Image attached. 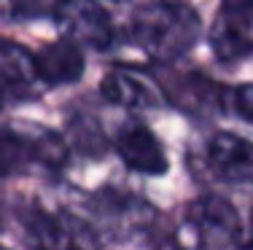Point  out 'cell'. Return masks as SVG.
Returning a JSON list of instances; mask_svg holds the SVG:
<instances>
[{"label": "cell", "mask_w": 253, "mask_h": 250, "mask_svg": "<svg viewBox=\"0 0 253 250\" xmlns=\"http://www.w3.org/2000/svg\"><path fill=\"white\" fill-rule=\"evenodd\" d=\"M200 16L186 3H151L132 19V38L148 57L170 62L194 46Z\"/></svg>", "instance_id": "1"}, {"label": "cell", "mask_w": 253, "mask_h": 250, "mask_svg": "<svg viewBox=\"0 0 253 250\" xmlns=\"http://www.w3.org/2000/svg\"><path fill=\"white\" fill-rule=\"evenodd\" d=\"M33 162L30 145L19 127L0 129V178H11Z\"/></svg>", "instance_id": "12"}, {"label": "cell", "mask_w": 253, "mask_h": 250, "mask_svg": "<svg viewBox=\"0 0 253 250\" xmlns=\"http://www.w3.org/2000/svg\"><path fill=\"white\" fill-rule=\"evenodd\" d=\"M0 250H3V248H0Z\"/></svg>", "instance_id": "19"}, {"label": "cell", "mask_w": 253, "mask_h": 250, "mask_svg": "<svg viewBox=\"0 0 253 250\" xmlns=\"http://www.w3.org/2000/svg\"><path fill=\"white\" fill-rule=\"evenodd\" d=\"M226 108L253 127V83H243V86L232 89L226 94Z\"/></svg>", "instance_id": "13"}, {"label": "cell", "mask_w": 253, "mask_h": 250, "mask_svg": "<svg viewBox=\"0 0 253 250\" xmlns=\"http://www.w3.org/2000/svg\"><path fill=\"white\" fill-rule=\"evenodd\" d=\"M54 14L59 19L65 38L76 40L78 46L84 43L94 46V49H105L113 40L111 16L94 0H65Z\"/></svg>", "instance_id": "3"}, {"label": "cell", "mask_w": 253, "mask_h": 250, "mask_svg": "<svg viewBox=\"0 0 253 250\" xmlns=\"http://www.w3.org/2000/svg\"><path fill=\"white\" fill-rule=\"evenodd\" d=\"M62 3L65 0H19L25 14H49V11H57Z\"/></svg>", "instance_id": "14"}, {"label": "cell", "mask_w": 253, "mask_h": 250, "mask_svg": "<svg viewBox=\"0 0 253 250\" xmlns=\"http://www.w3.org/2000/svg\"><path fill=\"white\" fill-rule=\"evenodd\" d=\"M210 43L221 59H243L253 54V8L224 5L210 33Z\"/></svg>", "instance_id": "5"}, {"label": "cell", "mask_w": 253, "mask_h": 250, "mask_svg": "<svg viewBox=\"0 0 253 250\" xmlns=\"http://www.w3.org/2000/svg\"><path fill=\"white\" fill-rule=\"evenodd\" d=\"M229 8H253V0H224Z\"/></svg>", "instance_id": "15"}, {"label": "cell", "mask_w": 253, "mask_h": 250, "mask_svg": "<svg viewBox=\"0 0 253 250\" xmlns=\"http://www.w3.org/2000/svg\"><path fill=\"white\" fill-rule=\"evenodd\" d=\"M27 250H97V242L76 218L41 215L30 223Z\"/></svg>", "instance_id": "4"}, {"label": "cell", "mask_w": 253, "mask_h": 250, "mask_svg": "<svg viewBox=\"0 0 253 250\" xmlns=\"http://www.w3.org/2000/svg\"><path fill=\"white\" fill-rule=\"evenodd\" d=\"M116 148H119V156L124 159V164L135 172L162 175L167 170V156H165L162 143L156 140L151 129L140 127V124L124 127L116 138Z\"/></svg>", "instance_id": "6"}, {"label": "cell", "mask_w": 253, "mask_h": 250, "mask_svg": "<svg viewBox=\"0 0 253 250\" xmlns=\"http://www.w3.org/2000/svg\"><path fill=\"white\" fill-rule=\"evenodd\" d=\"M243 250H253V245H248V248H243Z\"/></svg>", "instance_id": "17"}, {"label": "cell", "mask_w": 253, "mask_h": 250, "mask_svg": "<svg viewBox=\"0 0 253 250\" xmlns=\"http://www.w3.org/2000/svg\"><path fill=\"white\" fill-rule=\"evenodd\" d=\"M240 221L229 202L208 196L189 207L183 223L175 231L178 250H226L237 240Z\"/></svg>", "instance_id": "2"}, {"label": "cell", "mask_w": 253, "mask_h": 250, "mask_svg": "<svg viewBox=\"0 0 253 250\" xmlns=\"http://www.w3.org/2000/svg\"><path fill=\"white\" fill-rule=\"evenodd\" d=\"M210 164L232 183H253V143L221 132L210 140Z\"/></svg>", "instance_id": "7"}, {"label": "cell", "mask_w": 253, "mask_h": 250, "mask_svg": "<svg viewBox=\"0 0 253 250\" xmlns=\"http://www.w3.org/2000/svg\"><path fill=\"white\" fill-rule=\"evenodd\" d=\"M35 68L43 83H73L84 73L81 46L70 38L57 40L35 57Z\"/></svg>", "instance_id": "8"}, {"label": "cell", "mask_w": 253, "mask_h": 250, "mask_svg": "<svg viewBox=\"0 0 253 250\" xmlns=\"http://www.w3.org/2000/svg\"><path fill=\"white\" fill-rule=\"evenodd\" d=\"M3 103H5V81L0 75V108H3Z\"/></svg>", "instance_id": "16"}, {"label": "cell", "mask_w": 253, "mask_h": 250, "mask_svg": "<svg viewBox=\"0 0 253 250\" xmlns=\"http://www.w3.org/2000/svg\"><path fill=\"white\" fill-rule=\"evenodd\" d=\"M0 70H3L5 86L22 89V92H30L41 81L35 57H30L22 46L8 43V40H0Z\"/></svg>", "instance_id": "9"}, {"label": "cell", "mask_w": 253, "mask_h": 250, "mask_svg": "<svg viewBox=\"0 0 253 250\" xmlns=\"http://www.w3.org/2000/svg\"><path fill=\"white\" fill-rule=\"evenodd\" d=\"M19 129L30 145L33 162H41L46 167H62L65 164L68 148H65V140L59 135H54L51 129H41V127H19Z\"/></svg>", "instance_id": "11"}, {"label": "cell", "mask_w": 253, "mask_h": 250, "mask_svg": "<svg viewBox=\"0 0 253 250\" xmlns=\"http://www.w3.org/2000/svg\"><path fill=\"white\" fill-rule=\"evenodd\" d=\"M251 229H253V215H251Z\"/></svg>", "instance_id": "18"}, {"label": "cell", "mask_w": 253, "mask_h": 250, "mask_svg": "<svg viewBox=\"0 0 253 250\" xmlns=\"http://www.w3.org/2000/svg\"><path fill=\"white\" fill-rule=\"evenodd\" d=\"M102 97L113 105H122V108H146L154 103L151 89L146 86L140 78L129 73H111L102 81Z\"/></svg>", "instance_id": "10"}]
</instances>
